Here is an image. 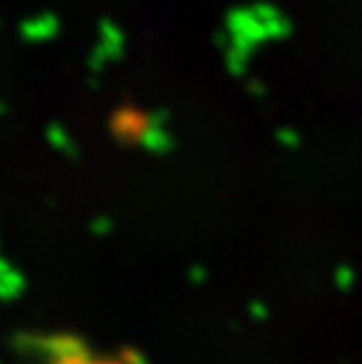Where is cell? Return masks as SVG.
<instances>
[{"label": "cell", "instance_id": "1", "mask_svg": "<svg viewBox=\"0 0 362 364\" xmlns=\"http://www.w3.org/2000/svg\"><path fill=\"white\" fill-rule=\"evenodd\" d=\"M289 31V21L275 12L268 5H257L252 10H243L230 14L228 19V33L233 38V45L228 50V66L235 73L245 68L250 52L257 48L259 43L271 41V38H280Z\"/></svg>", "mask_w": 362, "mask_h": 364}, {"label": "cell", "instance_id": "2", "mask_svg": "<svg viewBox=\"0 0 362 364\" xmlns=\"http://www.w3.org/2000/svg\"><path fill=\"white\" fill-rule=\"evenodd\" d=\"M122 45H125V38H122L120 31L113 24H109V21H104L102 36H99V48L92 54V68L99 71L104 64H109L111 59H115L122 52Z\"/></svg>", "mask_w": 362, "mask_h": 364}, {"label": "cell", "instance_id": "3", "mask_svg": "<svg viewBox=\"0 0 362 364\" xmlns=\"http://www.w3.org/2000/svg\"><path fill=\"white\" fill-rule=\"evenodd\" d=\"M137 141H139L144 149H149L153 153H163V151L169 149L172 139H169L163 122H158L156 118H146V125H144L142 134H139Z\"/></svg>", "mask_w": 362, "mask_h": 364}, {"label": "cell", "instance_id": "4", "mask_svg": "<svg viewBox=\"0 0 362 364\" xmlns=\"http://www.w3.org/2000/svg\"><path fill=\"white\" fill-rule=\"evenodd\" d=\"M57 19L52 14H38V17L24 21L21 26V33H24L26 41H33V43H43V41H50V38L57 36Z\"/></svg>", "mask_w": 362, "mask_h": 364}, {"label": "cell", "instance_id": "5", "mask_svg": "<svg viewBox=\"0 0 362 364\" xmlns=\"http://www.w3.org/2000/svg\"><path fill=\"white\" fill-rule=\"evenodd\" d=\"M144 125H146V118H142V115L134 111H120V113H115V118H113L115 136L125 139V141L127 139H139Z\"/></svg>", "mask_w": 362, "mask_h": 364}, {"label": "cell", "instance_id": "6", "mask_svg": "<svg viewBox=\"0 0 362 364\" xmlns=\"http://www.w3.org/2000/svg\"><path fill=\"white\" fill-rule=\"evenodd\" d=\"M50 141L57 151L73 153V141H71V136L64 132V127H50Z\"/></svg>", "mask_w": 362, "mask_h": 364}, {"label": "cell", "instance_id": "7", "mask_svg": "<svg viewBox=\"0 0 362 364\" xmlns=\"http://www.w3.org/2000/svg\"><path fill=\"white\" fill-rule=\"evenodd\" d=\"M278 139H280V141H287V149H294V146H299V134H294L292 129H280Z\"/></svg>", "mask_w": 362, "mask_h": 364}]
</instances>
